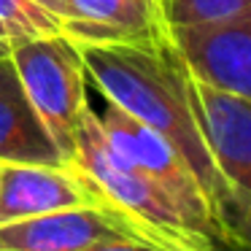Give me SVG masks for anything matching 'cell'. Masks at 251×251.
Returning a JSON list of instances; mask_svg holds the SVG:
<instances>
[{
  "label": "cell",
  "instance_id": "6da1fadb",
  "mask_svg": "<svg viewBox=\"0 0 251 251\" xmlns=\"http://www.w3.org/2000/svg\"><path fill=\"white\" fill-rule=\"evenodd\" d=\"M87 65V81L122 111L162 135L181 154L208 197L213 219L232 243L246 249L249 216L238 208L232 192L222 181L202 135L197 130L184 73L162 44H76Z\"/></svg>",
  "mask_w": 251,
  "mask_h": 251
},
{
  "label": "cell",
  "instance_id": "7a4b0ae2",
  "mask_svg": "<svg viewBox=\"0 0 251 251\" xmlns=\"http://www.w3.org/2000/svg\"><path fill=\"white\" fill-rule=\"evenodd\" d=\"M71 165H76L92 181L100 197L130 219L154 246L165 251H222L186 219L168 192L114 151L92 105L81 114Z\"/></svg>",
  "mask_w": 251,
  "mask_h": 251
},
{
  "label": "cell",
  "instance_id": "3957f363",
  "mask_svg": "<svg viewBox=\"0 0 251 251\" xmlns=\"http://www.w3.org/2000/svg\"><path fill=\"white\" fill-rule=\"evenodd\" d=\"M8 60L54 146L71 162L81 114L89 105L81 49L65 33H57L8 49Z\"/></svg>",
  "mask_w": 251,
  "mask_h": 251
},
{
  "label": "cell",
  "instance_id": "277c9868",
  "mask_svg": "<svg viewBox=\"0 0 251 251\" xmlns=\"http://www.w3.org/2000/svg\"><path fill=\"white\" fill-rule=\"evenodd\" d=\"M95 114H98V125L103 130L105 141L114 146V151L119 157H125L130 165L143 170L159 189L168 192L176 205L186 213V219L216 249L232 251V243L227 240L219 222L213 219L208 197L202 192V186L197 184L195 173H192L189 165L181 159V154L162 135H157L146 125L132 119L127 111H122L111 100H103V108L95 111Z\"/></svg>",
  "mask_w": 251,
  "mask_h": 251
},
{
  "label": "cell",
  "instance_id": "5b68a950",
  "mask_svg": "<svg viewBox=\"0 0 251 251\" xmlns=\"http://www.w3.org/2000/svg\"><path fill=\"white\" fill-rule=\"evenodd\" d=\"M165 46L192 78L251 98V11L224 19L168 25Z\"/></svg>",
  "mask_w": 251,
  "mask_h": 251
},
{
  "label": "cell",
  "instance_id": "8992f818",
  "mask_svg": "<svg viewBox=\"0 0 251 251\" xmlns=\"http://www.w3.org/2000/svg\"><path fill=\"white\" fill-rule=\"evenodd\" d=\"M178 62V60H176ZM184 73V89L197 130L222 181L232 192L238 208L249 216L251 200V100L192 78Z\"/></svg>",
  "mask_w": 251,
  "mask_h": 251
},
{
  "label": "cell",
  "instance_id": "52a82bcc",
  "mask_svg": "<svg viewBox=\"0 0 251 251\" xmlns=\"http://www.w3.org/2000/svg\"><path fill=\"white\" fill-rule=\"evenodd\" d=\"M125 243L151 240L111 205L65 208L0 224V251H98Z\"/></svg>",
  "mask_w": 251,
  "mask_h": 251
},
{
  "label": "cell",
  "instance_id": "ba28073f",
  "mask_svg": "<svg viewBox=\"0 0 251 251\" xmlns=\"http://www.w3.org/2000/svg\"><path fill=\"white\" fill-rule=\"evenodd\" d=\"M87 205L108 202L76 165H3L0 224Z\"/></svg>",
  "mask_w": 251,
  "mask_h": 251
},
{
  "label": "cell",
  "instance_id": "9c48e42d",
  "mask_svg": "<svg viewBox=\"0 0 251 251\" xmlns=\"http://www.w3.org/2000/svg\"><path fill=\"white\" fill-rule=\"evenodd\" d=\"M62 33L76 44H162L159 0H68Z\"/></svg>",
  "mask_w": 251,
  "mask_h": 251
},
{
  "label": "cell",
  "instance_id": "30bf717a",
  "mask_svg": "<svg viewBox=\"0 0 251 251\" xmlns=\"http://www.w3.org/2000/svg\"><path fill=\"white\" fill-rule=\"evenodd\" d=\"M0 162L3 165H71L54 146L44 122L25 95L11 60L0 57Z\"/></svg>",
  "mask_w": 251,
  "mask_h": 251
},
{
  "label": "cell",
  "instance_id": "8fae6325",
  "mask_svg": "<svg viewBox=\"0 0 251 251\" xmlns=\"http://www.w3.org/2000/svg\"><path fill=\"white\" fill-rule=\"evenodd\" d=\"M62 33V19L35 0H0V44L6 49L25 41Z\"/></svg>",
  "mask_w": 251,
  "mask_h": 251
},
{
  "label": "cell",
  "instance_id": "7c38bea8",
  "mask_svg": "<svg viewBox=\"0 0 251 251\" xmlns=\"http://www.w3.org/2000/svg\"><path fill=\"white\" fill-rule=\"evenodd\" d=\"M251 11V0H165V25H189Z\"/></svg>",
  "mask_w": 251,
  "mask_h": 251
},
{
  "label": "cell",
  "instance_id": "4fadbf2b",
  "mask_svg": "<svg viewBox=\"0 0 251 251\" xmlns=\"http://www.w3.org/2000/svg\"><path fill=\"white\" fill-rule=\"evenodd\" d=\"M35 3H41L44 8H49L51 14H57V17L62 19V25H65V19L71 17V8H68V0H35Z\"/></svg>",
  "mask_w": 251,
  "mask_h": 251
},
{
  "label": "cell",
  "instance_id": "5bb4252c",
  "mask_svg": "<svg viewBox=\"0 0 251 251\" xmlns=\"http://www.w3.org/2000/svg\"><path fill=\"white\" fill-rule=\"evenodd\" d=\"M98 251H165V249H157L151 243H125V246H108V249H98Z\"/></svg>",
  "mask_w": 251,
  "mask_h": 251
},
{
  "label": "cell",
  "instance_id": "9a60e30c",
  "mask_svg": "<svg viewBox=\"0 0 251 251\" xmlns=\"http://www.w3.org/2000/svg\"><path fill=\"white\" fill-rule=\"evenodd\" d=\"M6 54H8V49H6L3 44H0V57H6Z\"/></svg>",
  "mask_w": 251,
  "mask_h": 251
},
{
  "label": "cell",
  "instance_id": "2e32d148",
  "mask_svg": "<svg viewBox=\"0 0 251 251\" xmlns=\"http://www.w3.org/2000/svg\"><path fill=\"white\" fill-rule=\"evenodd\" d=\"M0 186H3V162H0Z\"/></svg>",
  "mask_w": 251,
  "mask_h": 251
},
{
  "label": "cell",
  "instance_id": "e0dca14e",
  "mask_svg": "<svg viewBox=\"0 0 251 251\" xmlns=\"http://www.w3.org/2000/svg\"><path fill=\"white\" fill-rule=\"evenodd\" d=\"M162 3H165V0H159V6H162Z\"/></svg>",
  "mask_w": 251,
  "mask_h": 251
}]
</instances>
